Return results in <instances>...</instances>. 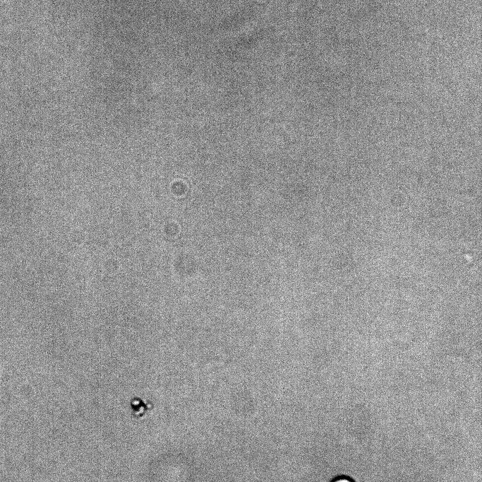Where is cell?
I'll return each instance as SVG.
<instances>
[{
	"mask_svg": "<svg viewBox=\"0 0 482 482\" xmlns=\"http://www.w3.org/2000/svg\"><path fill=\"white\" fill-rule=\"evenodd\" d=\"M331 482H354L351 478L345 476H339L331 481Z\"/></svg>",
	"mask_w": 482,
	"mask_h": 482,
	"instance_id": "cell-1",
	"label": "cell"
}]
</instances>
